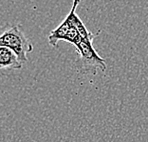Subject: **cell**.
<instances>
[{"mask_svg": "<svg viewBox=\"0 0 148 142\" xmlns=\"http://www.w3.org/2000/svg\"><path fill=\"white\" fill-rule=\"evenodd\" d=\"M70 29V22L68 17L60 24L56 29L52 30L49 35V43L50 46L56 47L58 45V42L61 40H65L68 35L69 31Z\"/></svg>", "mask_w": 148, "mask_h": 142, "instance_id": "4", "label": "cell"}, {"mask_svg": "<svg viewBox=\"0 0 148 142\" xmlns=\"http://www.w3.org/2000/svg\"><path fill=\"white\" fill-rule=\"evenodd\" d=\"M22 67L23 64L12 50L6 47H0V72L20 70Z\"/></svg>", "mask_w": 148, "mask_h": 142, "instance_id": "3", "label": "cell"}, {"mask_svg": "<svg viewBox=\"0 0 148 142\" xmlns=\"http://www.w3.org/2000/svg\"><path fill=\"white\" fill-rule=\"evenodd\" d=\"M0 47L12 50L22 64L28 61V53L33 51L32 43L27 38L19 26H12L0 35Z\"/></svg>", "mask_w": 148, "mask_h": 142, "instance_id": "1", "label": "cell"}, {"mask_svg": "<svg viewBox=\"0 0 148 142\" xmlns=\"http://www.w3.org/2000/svg\"><path fill=\"white\" fill-rule=\"evenodd\" d=\"M84 72L96 73L97 70L105 72L106 70V60L102 58L93 47V42L82 40L76 47Z\"/></svg>", "mask_w": 148, "mask_h": 142, "instance_id": "2", "label": "cell"}]
</instances>
